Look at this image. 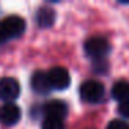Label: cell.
<instances>
[{
	"label": "cell",
	"instance_id": "obj_1",
	"mask_svg": "<svg viewBox=\"0 0 129 129\" xmlns=\"http://www.w3.org/2000/svg\"><path fill=\"white\" fill-rule=\"evenodd\" d=\"M26 24L20 15H9L0 20V43H4L10 39L20 38L25 32Z\"/></svg>",
	"mask_w": 129,
	"mask_h": 129
},
{
	"label": "cell",
	"instance_id": "obj_2",
	"mask_svg": "<svg viewBox=\"0 0 129 129\" xmlns=\"http://www.w3.org/2000/svg\"><path fill=\"white\" fill-rule=\"evenodd\" d=\"M110 51V43L101 36H93L85 42V53L96 61H101Z\"/></svg>",
	"mask_w": 129,
	"mask_h": 129
},
{
	"label": "cell",
	"instance_id": "obj_3",
	"mask_svg": "<svg viewBox=\"0 0 129 129\" xmlns=\"http://www.w3.org/2000/svg\"><path fill=\"white\" fill-rule=\"evenodd\" d=\"M79 94L86 103H99L104 97V86L99 81H86L79 87Z\"/></svg>",
	"mask_w": 129,
	"mask_h": 129
},
{
	"label": "cell",
	"instance_id": "obj_4",
	"mask_svg": "<svg viewBox=\"0 0 129 129\" xmlns=\"http://www.w3.org/2000/svg\"><path fill=\"white\" fill-rule=\"evenodd\" d=\"M21 93L20 82L11 76L0 78V99L6 103H13Z\"/></svg>",
	"mask_w": 129,
	"mask_h": 129
},
{
	"label": "cell",
	"instance_id": "obj_5",
	"mask_svg": "<svg viewBox=\"0 0 129 129\" xmlns=\"http://www.w3.org/2000/svg\"><path fill=\"white\" fill-rule=\"evenodd\" d=\"M47 79L50 87L56 90H65L71 83L70 72L64 67H53L47 72Z\"/></svg>",
	"mask_w": 129,
	"mask_h": 129
},
{
	"label": "cell",
	"instance_id": "obj_6",
	"mask_svg": "<svg viewBox=\"0 0 129 129\" xmlns=\"http://www.w3.org/2000/svg\"><path fill=\"white\" fill-rule=\"evenodd\" d=\"M21 119V108L14 103H4L0 107V122L6 126H13Z\"/></svg>",
	"mask_w": 129,
	"mask_h": 129
},
{
	"label": "cell",
	"instance_id": "obj_7",
	"mask_svg": "<svg viewBox=\"0 0 129 129\" xmlns=\"http://www.w3.org/2000/svg\"><path fill=\"white\" fill-rule=\"evenodd\" d=\"M42 111L46 114V118H57L62 119L68 114V106L62 100H49L47 103L43 104Z\"/></svg>",
	"mask_w": 129,
	"mask_h": 129
},
{
	"label": "cell",
	"instance_id": "obj_8",
	"mask_svg": "<svg viewBox=\"0 0 129 129\" xmlns=\"http://www.w3.org/2000/svg\"><path fill=\"white\" fill-rule=\"evenodd\" d=\"M31 86L35 93L47 94L51 90L49 79H47V72H45V71H36V72H34V75L31 78Z\"/></svg>",
	"mask_w": 129,
	"mask_h": 129
},
{
	"label": "cell",
	"instance_id": "obj_9",
	"mask_svg": "<svg viewBox=\"0 0 129 129\" xmlns=\"http://www.w3.org/2000/svg\"><path fill=\"white\" fill-rule=\"evenodd\" d=\"M56 21V11L50 7H40L36 13V22L40 28H50Z\"/></svg>",
	"mask_w": 129,
	"mask_h": 129
},
{
	"label": "cell",
	"instance_id": "obj_10",
	"mask_svg": "<svg viewBox=\"0 0 129 129\" xmlns=\"http://www.w3.org/2000/svg\"><path fill=\"white\" fill-rule=\"evenodd\" d=\"M111 94L115 100H118L119 103L129 100V82L126 81H118L114 83L111 90Z\"/></svg>",
	"mask_w": 129,
	"mask_h": 129
},
{
	"label": "cell",
	"instance_id": "obj_11",
	"mask_svg": "<svg viewBox=\"0 0 129 129\" xmlns=\"http://www.w3.org/2000/svg\"><path fill=\"white\" fill-rule=\"evenodd\" d=\"M42 129H64V122L57 118H45L42 122Z\"/></svg>",
	"mask_w": 129,
	"mask_h": 129
},
{
	"label": "cell",
	"instance_id": "obj_12",
	"mask_svg": "<svg viewBox=\"0 0 129 129\" xmlns=\"http://www.w3.org/2000/svg\"><path fill=\"white\" fill-rule=\"evenodd\" d=\"M106 129H129V125L122 119H112L111 122H108Z\"/></svg>",
	"mask_w": 129,
	"mask_h": 129
},
{
	"label": "cell",
	"instance_id": "obj_13",
	"mask_svg": "<svg viewBox=\"0 0 129 129\" xmlns=\"http://www.w3.org/2000/svg\"><path fill=\"white\" fill-rule=\"evenodd\" d=\"M118 112H119L122 117H125L129 119V100L123 101V103H119V106H118Z\"/></svg>",
	"mask_w": 129,
	"mask_h": 129
}]
</instances>
